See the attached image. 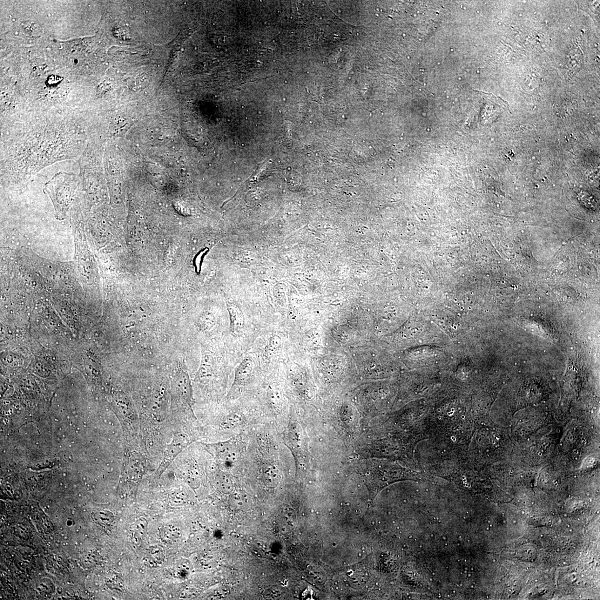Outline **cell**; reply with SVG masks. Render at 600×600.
<instances>
[{
    "instance_id": "1",
    "label": "cell",
    "mask_w": 600,
    "mask_h": 600,
    "mask_svg": "<svg viewBox=\"0 0 600 600\" xmlns=\"http://www.w3.org/2000/svg\"><path fill=\"white\" fill-rule=\"evenodd\" d=\"M78 184L75 175L66 172L57 173L46 183L44 191L51 199L57 217L62 218L65 215Z\"/></svg>"
},
{
    "instance_id": "2",
    "label": "cell",
    "mask_w": 600,
    "mask_h": 600,
    "mask_svg": "<svg viewBox=\"0 0 600 600\" xmlns=\"http://www.w3.org/2000/svg\"><path fill=\"white\" fill-rule=\"evenodd\" d=\"M189 443L187 436L182 433L175 435L172 442L168 444L164 453L163 460L161 462L157 471L158 475H161L172 463L179 454L186 448Z\"/></svg>"
},
{
    "instance_id": "3",
    "label": "cell",
    "mask_w": 600,
    "mask_h": 600,
    "mask_svg": "<svg viewBox=\"0 0 600 600\" xmlns=\"http://www.w3.org/2000/svg\"><path fill=\"white\" fill-rule=\"evenodd\" d=\"M218 459L224 464L231 466L237 461L238 453L237 448L230 441L221 442L210 446Z\"/></svg>"
},
{
    "instance_id": "4",
    "label": "cell",
    "mask_w": 600,
    "mask_h": 600,
    "mask_svg": "<svg viewBox=\"0 0 600 600\" xmlns=\"http://www.w3.org/2000/svg\"><path fill=\"white\" fill-rule=\"evenodd\" d=\"M254 367L253 360L250 357H245L235 370V375L232 389L235 388L243 386L250 381Z\"/></svg>"
},
{
    "instance_id": "5",
    "label": "cell",
    "mask_w": 600,
    "mask_h": 600,
    "mask_svg": "<svg viewBox=\"0 0 600 600\" xmlns=\"http://www.w3.org/2000/svg\"><path fill=\"white\" fill-rule=\"evenodd\" d=\"M230 504L235 510L247 511L253 507V500L250 495L241 490L234 491L230 495Z\"/></svg>"
},
{
    "instance_id": "6",
    "label": "cell",
    "mask_w": 600,
    "mask_h": 600,
    "mask_svg": "<svg viewBox=\"0 0 600 600\" xmlns=\"http://www.w3.org/2000/svg\"><path fill=\"white\" fill-rule=\"evenodd\" d=\"M262 480L266 488H276L280 481L279 470L272 464H265L262 471Z\"/></svg>"
},
{
    "instance_id": "7",
    "label": "cell",
    "mask_w": 600,
    "mask_h": 600,
    "mask_svg": "<svg viewBox=\"0 0 600 600\" xmlns=\"http://www.w3.org/2000/svg\"><path fill=\"white\" fill-rule=\"evenodd\" d=\"M165 559L163 549L158 546L151 547L148 550L145 557V564L150 567H157L163 563Z\"/></svg>"
},
{
    "instance_id": "8",
    "label": "cell",
    "mask_w": 600,
    "mask_h": 600,
    "mask_svg": "<svg viewBox=\"0 0 600 600\" xmlns=\"http://www.w3.org/2000/svg\"><path fill=\"white\" fill-rule=\"evenodd\" d=\"M229 313L230 317V331L235 335H239L245 327L244 317L237 309L233 307L230 306Z\"/></svg>"
},
{
    "instance_id": "9",
    "label": "cell",
    "mask_w": 600,
    "mask_h": 600,
    "mask_svg": "<svg viewBox=\"0 0 600 600\" xmlns=\"http://www.w3.org/2000/svg\"><path fill=\"white\" fill-rule=\"evenodd\" d=\"M181 535L179 530L172 526H167L162 529L160 534L162 541L168 545L176 543Z\"/></svg>"
},
{
    "instance_id": "10",
    "label": "cell",
    "mask_w": 600,
    "mask_h": 600,
    "mask_svg": "<svg viewBox=\"0 0 600 600\" xmlns=\"http://www.w3.org/2000/svg\"><path fill=\"white\" fill-rule=\"evenodd\" d=\"M217 483L222 493L230 495L234 491V486L231 478L227 474L220 472L217 476Z\"/></svg>"
},
{
    "instance_id": "11",
    "label": "cell",
    "mask_w": 600,
    "mask_h": 600,
    "mask_svg": "<svg viewBox=\"0 0 600 600\" xmlns=\"http://www.w3.org/2000/svg\"><path fill=\"white\" fill-rule=\"evenodd\" d=\"M243 420L244 418L240 414L234 413L226 418L222 425L226 429H232L240 425Z\"/></svg>"
},
{
    "instance_id": "12",
    "label": "cell",
    "mask_w": 600,
    "mask_h": 600,
    "mask_svg": "<svg viewBox=\"0 0 600 600\" xmlns=\"http://www.w3.org/2000/svg\"><path fill=\"white\" fill-rule=\"evenodd\" d=\"M281 344V339L280 336L277 335H273L268 341L266 347V352L268 356H271L272 354L276 353Z\"/></svg>"
},
{
    "instance_id": "13",
    "label": "cell",
    "mask_w": 600,
    "mask_h": 600,
    "mask_svg": "<svg viewBox=\"0 0 600 600\" xmlns=\"http://www.w3.org/2000/svg\"><path fill=\"white\" fill-rule=\"evenodd\" d=\"M147 522L146 520H139L136 522V535L137 537L143 536L146 529Z\"/></svg>"
},
{
    "instance_id": "14",
    "label": "cell",
    "mask_w": 600,
    "mask_h": 600,
    "mask_svg": "<svg viewBox=\"0 0 600 600\" xmlns=\"http://www.w3.org/2000/svg\"><path fill=\"white\" fill-rule=\"evenodd\" d=\"M176 569L178 570V572L181 574H186L190 570V566L188 563L180 562L176 566Z\"/></svg>"
}]
</instances>
